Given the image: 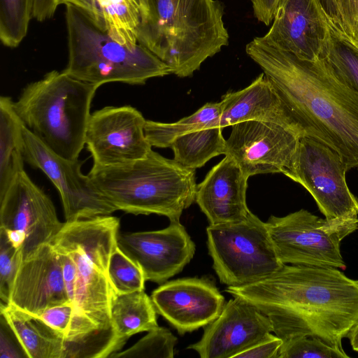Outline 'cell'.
I'll return each mask as SVG.
<instances>
[{
	"instance_id": "44dd1931",
	"label": "cell",
	"mask_w": 358,
	"mask_h": 358,
	"mask_svg": "<svg viewBox=\"0 0 358 358\" xmlns=\"http://www.w3.org/2000/svg\"><path fill=\"white\" fill-rule=\"evenodd\" d=\"M220 126L222 128L248 120L280 124L304 134L287 106L264 73L249 86L223 96Z\"/></svg>"
},
{
	"instance_id": "d590c367",
	"label": "cell",
	"mask_w": 358,
	"mask_h": 358,
	"mask_svg": "<svg viewBox=\"0 0 358 358\" xmlns=\"http://www.w3.org/2000/svg\"><path fill=\"white\" fill-rule=\"evenodd\" d=\"M59 255L66 291L69 300L74 304L76 267L68 253L57 252Z\"/></svg>"
},
{
	"instance_id": "9c48e42d",
	"label": "cell",
	"mask_w": 358,
	"mask_h": 358,
	"mask_svg": "<svg viewBox=\"0 0 358 358\" xmlns=\"http://www.w3.org/2000/svg\"><path fill=\"white\" fill-rule=\"evenodd\" d=\"M347 165L340 155L307 136L300 137L290 168L284 174L301 185L327 220L358 217V199L350 190Z\"/></svg>"
},
{
	"instance_id": "1f68e13d",
	"label": "cell",
	"mask_w": 358,
	"mask_h": 358,
	"mask_svg": "<svg viewBox=\"0 0 358 358\" xmlns=\"http://www.w3.org/2000/svg\"><path fill=\"white\" fill-rule=\"evenodd\" d=\"M22 249H16L0 229V298L8 304L17 271L23 262Z\"/></svg>"
},
{
	"instance_id": "d6986e66",
	"label": "cell",
	"mask_w": 358,
	"mask_h": 358,
	"mask_svg": "<svg viewBox=\"0 0 358 358\" xmlns=\"http://www.w3.org/2000/svg\"><path fill=\"white\" fill-rule=\"evenodd\" d=\"M69 301L59 255L50 243L45 244L23 260L8 304L38 316L45 309Z\"/></svg>"
},
{
	"instance_id": "3957f363",
	"label": "cell",
	"mask_w": 358,
	"mask_h": 358,
	"mask_svg": "<svg viewBox=\"0 0 358 358\" xmlns=\"http://www.w3.org/2000/svg\"><path fill=\"white\" fill-rule=\"evenodd\" d=\"M223 15L216 0H141L137 41L172 73L189 77L228 45Z\"/></svg>"
},
{
	"instance_id": "5bb4252c",
	"label": "cell",
	"mask_w": 358,
	"mask_h": 358,
	"mask_svg": "<svg viewBox=\"0 0 358 358\" xmlns=\"http://www.w3.org/2000/svg\"><path fill=\"white\" fill-rule=\"evenodd\" d=\"M117 244L141 268L145 280L158 284L182 271L195 252L180 220L160 230L119 234Z\"/></svg>"
},
{
	"instance_id": "5b68a950",
	"label": "cell",
	"mask_w": 358,
	"mask_h": 358,
	"mask_svg": "<svg viewBox=\"0 0 358 358\" xmlns=\"http://www.w3.org/2000/svg\"><path fill=\"white\" fill-rule=\"evenodd\" d=\"M99 87L53 70L27 85L13 107L24 127L49 149L76 159L85 145L91 104Z\"/></svg>"
},
{
	"instance_id": "d6a6232c",
	"label": "cell",
	"mask_w": 358,
	"mask_h": 358,
	"mask_svg": "<svg viewBox=\"0 0 358 358\" xmlns=\"http://www.w3.org/2000/svg\"><path fill=\"white\" fill-rule=\"evenodd\" d=\"M74 312L75 306L69 301L45 309L37 317L63 334L65 339L69 332Z\"/></svg>"
},
{
	"instance_id": "8d00e7d4",
	"label": "cell",
	"mask_w": 358,
	"mask_h": 358,
	"mask_svg": "<svg viewBox=\"0 0 358 358\" xmlns=\"http://www.w3.org/2000/svg\"><path fill=\"white\" fill-rule=\"evenodd\" d=\"M255 17L266 25L273 20L278 0H250Z\"/></svg>"
},
{
	"instance_id": "4316f807",
	"label": "cell",
	"mask_w": 358,
	"mask_h": 358,
	"mask_svg": "<svg viewBox=\"0 0 358 358\" xmlns=\"http://www.w3.org/2000/svg\"><path fill=\"white\" fill-rule=\"evenodd\" d=\"M337 76L358 93V46L329 17V32L322 56Z\"/></svg>"
},
{
	"instance_id": "836d02e7",
	"label": "cell",
	"mask_w": 358,
	"mask_h": 358,
	"mask_svg": "<svg viewBox=\"0 0 358 358\" xmlns=\"http://www.w3.org/2000/svg\"><path fill=\"white\" fill-rule=\"evenodd\" d=\"M338 27L358 42V0H338Z\"/></svg>"
},
{
	"instance_id": "e575fe53",
	"label": "cell",
	"mask_w": 358,
	"mask_h": 358,
	"mask_svg": "<svg viewBox=\"0 0 358 358\" xmlns=\"http://www.w3.org/2000/svg\"><path fill=\"white\" fill-rule=\"evenodd\" d=\"M282 344V340L271 332L235 358H278Z\"/></svg>"
},
{
	"instance_id": "4dcf8cb0",
	"label": "cell",
	"mask_w": 358,
	"mask_h": 358,
	"mask_svg": "<svg viewBox=\"0 0 358 358\" xmlns=\"http://www.w3.org/2000/svg\"><path fill=\"white\" fill-rule=\"evenodd\" d=\"M347 358L343 348L331 346L319 338L297 336L282 341L278 358Z\"/></svg>"
},
{
	"instance_id": "83f0119b",
	"label": "cell",
	"mask_w": 358,
	"mask_h": 358,
	"mask_svg": "<svg viewBox=\"0 0 358 358\" xmlns=\"http://www.w3.org/2000/svg\"><path fill=\"white\" fill-rule=\"evenodd\" d=\"M34 0H0V40L8 48L17 47L27 34Z\"/></svg>"
},
{
	"instance_id": "4fadbf2b",
	"label": "cell",
	"mask_w": 358,
	"mask_h": 358,
	"mask_svg": "<svg viewBox=\"0 0 358 358\" xmlns=\"http://www.w3.org/2000/svg\"><path fill=\"white\" fill-rule=\"evenodd\" d=\"M63 225L51 199L24 170L0 195V228L19 230L25 234L23 259L50 243Z\"/></svg>"
},
{
	"instance_id": "603a6c76",
	"label": "cell",
	"mask_w": 358,
	"mask_h": 358,
	"mask_svg": "<svg viewBox=\"0 0 358 358\" xmlns=\"http://www.w3.org/2000/svg\"><path fill=\"white\" fill-rule=\"evenodd\" d=\"M110 313L115 333L124 343L134 334L158 327L157 310L144 290L125 294L113 291Z\"/></svg>"
},
{
	"instance_id": "52a82bcc",
	"label": "cell",
	"mask_w": 358,
	"mask_h": 358,
	"mask_svg": "<svg viewBox=\"0 0 358 358\" xmlns=\"http://www.w3.org/2000/svg\"><path fill=\"white\" fill-rule=\"evenodd\" d=\"M206 234L213 268L220 282L228 286L256 282L283 265L266 223L251 211L240 222L209 224Z\"/></svg>"
},
{
	"instance_id": "60d3db41",
	"label": "cell",
	"mask_w": 358,
	"mask_h": 358,
	"mask_svg": "<svg viewBox=\"0 0 358 358\" xmlns=\"http://www.w3.org/2000/svg\"><path fill=\"white\" fill-rule=\"evenodd\" d=\"M348 338L353 350L358 352V323L351 330Z\"/></svg>"
},
{
	"instance_id": "484cf974",
	"label": "cell",
	"mask_w": 358,
	"mask_h": 358,
	"mask_svg": "<svg viewBox=\"0 0 358 358\" xmlns=\"http://www.w3.org/2000/svg\"><path fill=\"white\" fill-rule=\"evenodd\" d=\"M221 103H207L193 114L173 123L146 120L145 135L152 147L170 148L178 137L210 127H220Z\"/></svg>"
},
{
	"instance_id": "ab89813d",
	"label": "cell",
	"mask_w": 358,
	"mask_h": 358,
	"mask_svg": "<svg viewBox=\"0 0 358 358\" xmlns=\"http://www.w3.org/2000/svg\"><path fill=\"white\" fill-rule=\"evenodd\" d=\"M322 2L330 18L338 24V0H322Z\"/></svg>"
},
{
	"instance_id": "ffe728a7",
	"label": "cell",
	"mask_w": 358,
	"mask_h": 358,
	"mask_svg": "<svg viewBox=\"0 0 358 358\" xmlns=\"http://www.w3.org/2000/svg\"><path fill=\"white\" fill-rule=\"evenodd\" d=\"M248 178L231 157L225 156L197 185L195 201L210 225L237 222L248 217Z\"/></svg>"
},
{
	"instance_id": "7c38bea8",
	"label": "cell",
	"mask_w": 358,
	"mask_h": 358,
	"mask_svg": "<svg viewBox=\"0 0 358 358\" xmlns=\"http://www.w3.org/2000/svg\"><path fill=\"white\" fill-rule=\"evenodd\" d=\"M302 136L274 123L241 122L231 126L224 155L231 157L248 178L262 173L285 174Z\"/></svg>"
},
{
	"instance_id": "7bdbcfd3",
	"label": "cell",
	"mask_w": 358,
	"mask_h": 358,
	"mask_svg": "<svg viewBox=\"0 0 358 358\" xmlns=\"http://www.w3.org/2000/svg\"><path fill=\"white\" fill-rule=\"evenodd\" d=\"M356 44H357V45L358 46V42H357Z\"/></svg>"
},
{
	"instance_id": "30bf717a",
	"label": "cell",
	"mask_w": 358,
	"mask_h": 358,
	"mask_svg": "<svg viewBox=\"0 0 358 358\" xmlns=\"http://www.w3.org/2000/svg\"><path fill=\"white\" fill-rule=\"evenodd\" d=\"M24 162L41 170L58 190L66 222L108 215L117 210L96 188L78 158L68 159L49 149L23 126Z\"/></svg>"
},
{
	"instance_id": "ac0fdd59",
	"label": "cell",
	"mask_w": 358,
	"mask_h": 358,
	"mask_svg": "<svg viewBox=\"0 0 358 358\" xmlns=\"http://www.w3.org/2000/svg\"><path fill=\"white\" fill-rule=\"evenodd\" d=\"M273 331L268 317L244 299L234 297L205 327L201 338L189 345L201 358H235Z\"/></svg>"
},
{
	"instance_id": "e0dca14e",
	"label": "cell",
	"mask_w": 358,
	"mask_h": 358,
	"mask_svg": "<svg viewBox=\"0 0 358 358\" xmlns=\"http://www.w3.org/2000/svg\"><path fill=\"white\" fill-rule=\"evenodd\" d=\"M151 299L157 313L183 335L214 321L221 313L224 298L209 280L177 279L161 284Z\"/></svg>"
},
{
	"instance_id": "2e32d148",
	"label": "cell",
	"mask_w": 358,
	"mask_h": 358,
	"mask_svg": "<svg viewBox=\"0 0 358 358\" xmlns=\"http://www.w3.org/2000/svg\"><path fill=\"white\" fill-rule=\"evenodd\" d=\"M50 244L56 252L70 255L75 262L74 315L85 316L103 330L115 333L110 313L114 291L108 277L110 255L78 245L59 233Z\"/></svg>"
},
{
	"instance_id": "74e56055",
	"label": "cell",
	"mask_w": 358,
	"mask_h": 358,
	"mask_svg": "<svg viewBox=\"0 0 358 358\" xmlns=\"http://www.w3.org/2000/svg\"><path fill=\"white\" fill-rule=\"evenodd\" d=\"M59 5V0H34L32 17L39 22L50 19Z\"/></svg>"
},
{
	"instance_id": "b9f144b4",
	"label": "cell",
	"mask_w": 358,
	"mask_h": 358,
	"mask_svg": "<svg viewBox=\"0 0 358 358\" xmlns=\"http://www.w3.org/2000/svg\"><path fill=\"white\" fill-rule=\"evenodd\" d=\"M113 1H127V0H113Z\"/></svg>"
},
{
	"instance_id": "8fae6325",
	"label": "cell",
	"mask_w": 358,
	"mask_h": 358,
	"mask_svg": "<svg viewBox=\"0 0 358 358\" xmlns=\"http://www.w3.org/2000/svg\"><path fill=\"white\" fill-rule=\"evenodd\" d=\"M145 122L129 105L106 106L91 113L85 143L93 166H117L145 157L152 150L145 135Z\"/></svg>"
},
{
	"instance_id": "9a60e30c",
	"label": "cell",
	"mask_w": 358,
	"mask_h": 358,
	"mask_svg": "<svg viewBox=\"0 0 358 358\" xmlns=\"http://www.w3.org/2000/svg\"><path fill=\"white\" fill-rule=\"evenodd\" d=\"M329 32L322 0H278L272 25L262 38L306 60L321 57Z\"/></svg>"
},
{
	"instance_id": "d4e9b609",
	"label": "cell",
	"mask_w": 358,
	"mask_h": 358,
	"mask_svg": "<svg viewBox=\"0 0 358 358\" xmlns=\"http://www.w3.org/2000/svg\"><path fill=\"white\" fill-rule=\"evenodd\" d=\"M221 127L198 129L176 138L170 148L173 159L192 169L200 168L212 158L226 153V140Z\"/></svg>"
},
{
	"instance_id": "8992f818",
	"label": "cell",
	"mask_w": 358,
	"mask_h": 358,
	"mask_svg": "<svg viewBox=\"0 0 358 358\" xmlns=\"http://www.w3.org/2000/svg\"><path fill=\"white\" fill-rule=\"evenodd\" d=\"M65 6L69 58L63 71L71 77L99 87L108 83L141 85L172 73L145 46L119 42L86 11L72 4Z\"/></svg>"
},
{
	"instance_id": "cb8c5ba5",
	"label": "cell",
	"mask_w": 358,
	"mask_h": 358,
	"mask_svg": "<svg viewBox=\"0 0 358 358\" xmlns=\"http://www.w3.org/2000/svg\"><path fill=\"white\" fill-rule=\"evenodd\" d=\"M23 123L9 96L0 97V195L24 170Z\"/></svg>"
},
{
	"instance_id": "ba28073f",
	"label": "cell",
	"mask_w": 358,
	"mask_h": 358,
	"mask_svg": "<svg viewBox=\"0 0 358 358\" xmlns=\"http://www.w3.org/2000/svg\"><path fill=\"white\" fill-rule=\"evenodd\" d=\"M283 264L345 269L341 241L358 229V217L327 220L305 209L265 222Z\"/></svg>"
},
{
	"instance_id": "7a4b0ae2",
	"label": "cell",
	"mask_w": 358,
	"mask_h": 358,
	"mask_svg": "<svg viewBox=\"0 0 358 358\" xmlns=\"http://www.w3.org/2000/svg\"><path fill=\"white\" fill-rule=\"evenodd\" d=\"M247 55L263 70L304 136L338 152L348 171L358 169V93L324 58L302 59L254 38Z\"/></svg>"
},
{
	"instance_id": "f35d334b",
	"label": "cell",
	"mask_w": 358,
	"mask_h": 358,
	"mask_svg": "<svg viewBox=\"0 0 358 358\" xmlns=\"http://www.w3.org/2000/svg\"><path fill=\"white\" fill-rule=\"evenodd\" d=\"M3 327H1V345H0V357L1 358H17L23 357L19 353L18 350L15 346L11 338L8 336V331H5Z\"/></svg>"
},
{
	"instance_id": "f1b7e54d",
	"label": "cell",
	"mask_w": 358,
	"mask_h": 358,
	"mask_svg": "<svg viewBox=\"0 0 358 358\" xmlns=\"http://www.w3.org/2000/svg\"><path fill=\"white\" fill-rule=\"evenodd\" d=\"M131 348L110 356L113 358H173L178 338L169 329L157 327Z\"/></svg>"
},
{
	"instance_id": "6da1fadb",
	"label": "cell",
	"mask_w": 358,
	"mask_h": 358,
	"mask_svg": "<svg viewBox=\"0 0 358 358\" xmlns=\"http://www.w3.org/2000/svg\"><path fill=\"white\" fill-rule=\"evenodd\" d=\"M225 291L265 314L282 341L310 336L342 348L358 323V280L336 268L283 264L267 278Z\"/></svg>"
},
{
	"instance_id": "7402d4cb",
	"label": "cell",
	"mask_w": 358,
	"mask_h": 358,
	"mask_svg": "<svg viewBox=\"0 0 358 358\" xmlns=\"http://www.w3.org/2000/svg\"><path fill=\"white\" fill-rule=\"evenodd\" d=\"M3 317L29 358H63L64 336L37 316L1 301Z\"/></svg>"
},
{
	"instance_id": "f546056e",
	"label": "cell",
	"mask_w": 358,
	"mask_h": 358,
	"mask_svg": "<svg viewBox=\"0 0 358 358\" xmlns=\"http://www.w3.org/2000/svg\"><path fill=\"white\" fill-rule=\"evenodd\" d=\"M108 277L117 294L144 290L146 280L141 268L117 246L110 257Z\"/></svg>"
},
{
	"instance_id": "277c9868",
	"label": "cell",
	"mask_w": 358,
	"mask_h": 358,
	"mask_svg": "<svg viewBox=\"0 0 358 358\" xmlns=\"http://www.w3.org/2000/svg\"><path fill=\"white\" fill-rule=\"evenodd\" d=\"M115 208L134 215L157 214L179 221L195 201V169L151 150L143 158L113 166H93L87 174Z\"/></svg>"
}]
</instances>
